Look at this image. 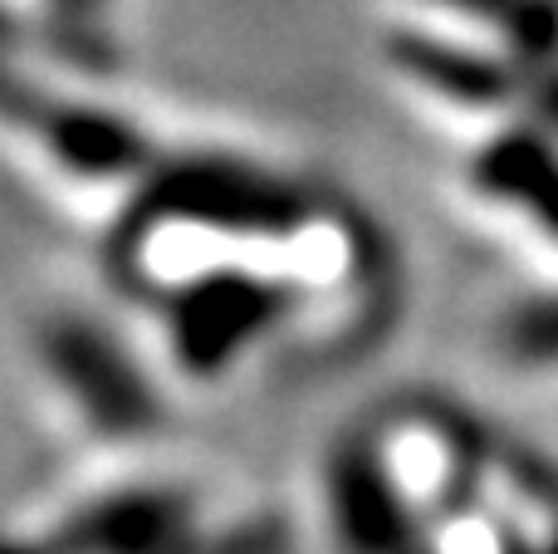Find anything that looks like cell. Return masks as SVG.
Segmentation results:
<instances>
[{
	"instance_id": "obj_1",
	"label": "cell",
	"mask_w": 558,
	"mask_h": 554,
	"mask_svg": "<svg viewBox=\"0 0 558 554\" xmlns=\"http://www.w3.org/2000/svg\"><path fill=\"white\" fill-rule=\"evenodd\" d=\"M318 216L299 182L226 153H186L143 172L128 216L118 221L113 261L128 285L167 294L182 275L202 270L221 245H279Z\"/></svg>"
},
{
	"instance_id": "obj_2",
	"label": "cell",
	"mask_w": 558,
	"mask_h": 554,
	"mask_svg": "<svg viewBox=\"0 0 558 554\" xmlns=\"http://www.w3.org/2000/svg\"><path fill=\"white\" fill-rule=\"evenodd\" d=\"M167 349L186 378H221L294 320V280L241 261H206L162 294Z\"/></svg>"
},
{
	"instance_id": "obj_3",
	"label": "cell",
	"mask_w": 558,
	"mask_h": 554,
	"mask_svg": "<svg viewBox=\"0 0 558 554\" xmlns=\"http://www.w3.org/2000/svg\"><path fill=\"white\" fill-rule=\"evenodd\" d=\"M270 526L206 535L196 501L172 486H123L78 506L54 540V554H279Z\"/></svg>"
},
{
	"instance_id": "obj_4",
	"label": "cell",
	"mask_w": 558,
	"mask_h": 554,
	"mask_svg": "<svg viewBox=\"0 0 558 554\" xmlns=\"http://www.w3.org/2000/svg\"><path fill=\"white\" fill-rule=\"evenodd\" d=\"M39 363L49 383L69 398V408L113 442H133L162 422V402L147 373L128 359V349L84 314H59L39 334Z\"/></svg>"
},
{
	"instance_id": "obj_5",
	"label": "cell",
	"mask_w": 558,
	"mask_h": 554,
	"mask_svg": "<svg viewBox=\"0 0 558 554\" xmlns=\"http://www.w3.org/2000/svg\"><path fill=\"white\" fill-rule=\"evenodd\" d=\"M0 118L25 128L49 162L88 182H118V177H143L157 162L143 128L123 123L118 113L94 104H69L45 88H25L15 74L0 69Z\"/></svg>"
},
{
	"instance_id": "obj_6",
	"label": "cell",
	"mask_w": 558,
	"mask_h": 554,
	"mask_svg": "<svg viewBox=\"0 0 558 554\" xmlns=\"http://www.w3.org/2000/svg\"><path fill=\"white\" fill-rule=\"evenodd\" d=\"M328 526L343 554H416L422 510L392 477L377 442H343L328 461Z\"/></svg>"
},
{
	"instance_id": "obj_7",
	"label": "cell",
	"mask_w": 558,
	"mask_h": 554,
	"mask_svg": "<svg viewBox=\"0 0 558 554\" xmlns=\"http://www.w3.org/2000/svg\"><path fill=\"white\" fill-rule=\"evenodd\" d=\"M387 59L412 79L416 88L436 94L441 104L456 108H505L520 94H530L534 69L510 59L500 49H471L461 39H441L426 29H392Z\"/></svg>"
},
{
	"instance_id": "obj_8",
	"label": "cell",
	"mask_w": 558,
	"mask_h": 554,
	"mask_svg": "<svg viewBox=\"0 0 558 554\" xmlns=\"http://www.w3.org/2000/svg\"><path fill=\"white\" fill-rule=\"evenodd\" d=\"M471 182L485 202L524 216L558 245V147L539 128H505L475 153Z\"/></svg>"
},
{
	"instance_id": "obj_9",
	"label": "cell",
	"mask_w": 558,
	"mask_h": 554,
	"mask_svg": "<svg viewBox=\"0 0 558 554\" xmlns=\"http://www.w3.org/2000/svg\"><path fill=\"white\" fill-rule=\"evenodd\" d=\"M432 5L485 29L505 55L534 74L558 64V0H432Z\"/></svg>"
},
{
	"instance_id": "obj_10",
	"label": "cell",
	"mask_w": 558,
	"mask_h": 554,
	"mask_svg": "<svg viewBox=\"0 0 558 554\" xmlns=\"http://www.w3.org/2000/svg\"><path fill=\"white\" fill-rule=\"evenodd\" d=\"M500 349L520 369L558 373V294L520 300L500 324Z\"/></svg>"
},
{
	"instance_id": "obj_11",
	"label": "cell",
	"mask_w": 558,
	"mask_h": 554,
	"mask_svg": "<svg viewBox=\"0 0 558 554\" xmlns=\"http://www.w3.org/2000/svg\"><path fill=\"white\" fill-rule=\"evenodd\" d=\"M530 98H534V108H539L544 123L558 128V64L539 69V74L530 79Z\"/></svg>"
}]
</instances>
